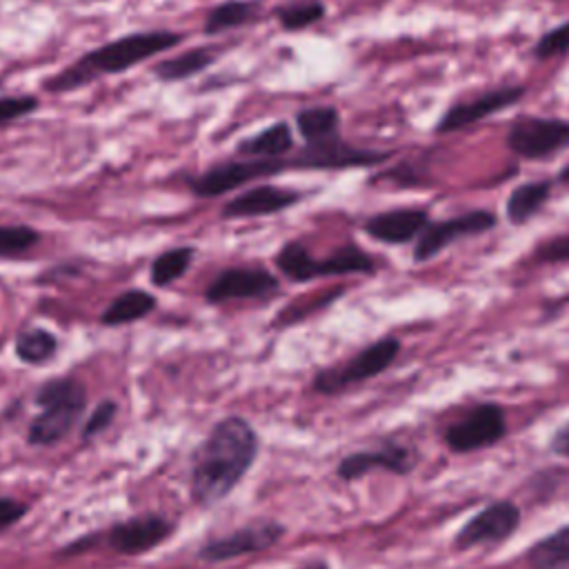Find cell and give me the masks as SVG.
I'll list each match as a JSON object with an SVG mask.
<instances>
[{"instance_id":"44dd1931","label":"cell","mask_w":569,"mask_h":569,"mask_svg":"<svg viewBox=\"0 0 569 569\" xmlns=\"http://www.w3.org/2000/svg\"><path fill=\"white\" fill-rule=\"evenodd\" d=\"M218 49L213 47H196V49H187L178 56L164 58L160 62H156L151 67V73L160 80V82H180L187 80L200 71H204L209 64L216 62Z\"/></svg>"},{"instance_id":"52a82bcc","label":"cell","mask_w":569,"mask_h":569,"mask_svg":"<svg viewBox=\"0 0 569 569\" xmlns=\"http://www.w3.org/2000/svg\"><path fill=\"white\" fill-rule=\"evenodd\" d=\"M284 538V525L273 518H260L251 520L224 536L211 538L204 545L198 547L196 558L204 562H229L242 556L262 553L271 547H276Z\"/></svg>"},{"instance_id":"83f0119b","label":"cell","mask_w":569,"mask_h":569,"mask_svg":"<svg viewBox=\"0 0 569 569\" xmlns=\"http://www.w3.org/2000/svg\"><path fill=\"white\" fill-rule=\"evenodd\" d=\"M196 256V249L189 244H180V247H171L162 253H158L149 267V280L156 287H169L176 280L182 278V273L191 267Z\"/></svg>"},{"instance_id":"4dcf8cb0","label":"cell","mask_w":569,"mask_h":569,"mask_svg":"<svg viewBox=\"0 0 569 569\" xmlns=\"http://www.w3.org/2000/svg\"><path fill=\"white\" fill-rule=\"evenodd\" d=\"M42 240L40 231L29 224H0V260L29 253Z\"/></svg>"},{"instance_id":"5b68a950","label":"cell","mask_w":569,"mask_h":569,"mask_svg":"<svg viewBox=\"0 0 569 569\" xmlns=\"http://www.w3.org/2000/svg\"><path fill=\"white\" fill-rule=\"evenodd\" d=\"M291 171L289 156L284 158H233L220 164L209 167L202 173L187 178V187L191 193L200 198H216L238 187H247L251 182Z\"/></svg>"},{"instance_id":"1f68e13d","label":"cell","mask_w":569,"mask_h":569,"mask_svg":"<svg viewBox=\"0 0 569 569\" xmlns=\"http://www.w3.org/2000/svg\"><path fill=\"white\" fill-rule=\"evenodd\" d=\"M569 51V20L560 22L558 27L545 31L538 42L533 44L536 60H551Z\"/></svg>"},{"instance_id":"2e32d148","label":"cell","mask_w":569,"mask_h":569,"mask_svg":"<svg viewBox=\"0 0 569 569\" xmlns=\"http://www.w3.org/2000/svg\"><path fill=\"white\" fill-rule=\"evenodd\" d=\"M300 193L289 187H278L269 182H258L256 187H249L233 196L220 211L224 220L233 218H260L287 211L300 202Z\"/></svg>"},{"instance_id":"e0dca14e","label":"cell","mask_w":569,"mask_h":569,"mask_svg":"<svg viewBox=\"0 0 569 569\" xmlns=\"http://www.w3.org/2000/svg\"><path fill=\"white\" fill-rule=\"evenodd\" d=\"M429 222L431 220L427 209L398 207V209H387L367 218L362 224V231L382 244L400 247V244L416 242Z\"/></svg>"},{"instance_id":"7a4b0ae2","label":"cell","mask_w":569,"mask_h":569,"mask_svg":"<svg viewBox=\"0 0 569 569\" xmlns=\"http://www.w3.org/2000/svg\"><path fill=\"white\" fill-rule=\"evenodd\" d=\"M180 40H182L180 33H173L167 29L127 33L82 53L69 67L44 78L40 87L47 93H69V91L82 89L102 76L129 71L136 64L169 51Z\"/></svg>"},{"instance_id":"8fae6325","label":"cell","mask_w":569,"mask_h":569,"mask_svg":"<svg viewBox=\"0 0 569 569\" xmlns=\"http://www.w3.org/2000/svg\"><path fill=\"white\" fill-rule=\"evenodd\" d=\"M520 507L513 500H496L476 511L453 536L456 551L493 547L509 540L520 527Z\"/></svg>"},{"instance_id":"d6986e66","label":"cell","mask_w":569,"mask_h":569,"mask_svg":"<svg viewBox=\"0 0 569 569\" xmlns=\"http://www.w3.org/2000/svg\"><path fill=\"white\" fill-rule=\"evenodd\" d=\"M551 180H529L513 187L505 200V216L511 224H527L542 211L551 196Z\"/></svg>"},{"instance_id":"f1b7e54d","label":"cell","mask_w":569,"mask_h":569,"mask_svg":"<svg viewBox=\"0 0 569 569\" xmlns=\"http://www.w3.org/2000/svg\"><path fill=\"white\" fill-rule=\"evenodd\" d=\"M273 16L284 31H302L327 16V4L322 0H291L276 7Z\"/></svg>"},{"instance_id":"74e56055","label":"cell","mask_w":569,"mask_h":569,"mask_svg":"<svg viewBox=\"0 0 569 569\" xmlns=\"http://www.w3.org/2000/svg\"><path fill=\"white\" fill-rule=\"evenodd\" d=\"M298 569H331V567H329V562H325V560H313V562H307V565H302V567H298Z\"/></svg>"},{"instance_id":"f546056e","label":"cell","mask_w":569,"mask_h":569,"mask_svg":"<svg viewBox=\"0 0 569 569\" xmlns=\"http://www.w3.org/2000/svg\"><path fill=\"white\" fill-rule=\"evenodd\" d=\"M345 293V287H336V289H327V291H318L313 293L311 298H302V300H296L291 305H287L278 318H273V327H287V325H293V322H300L305 320L307 316L329 307L333 300H338L340 296Z\"/></svg>"},{"instance_id":"ac0fdd59","label":"cell","mask_w":569,"mask_h":569,"mask_svg":"<svg viewBox=\"0 0 569 569\" xmlns=\"http://www.w3.org/2000/svg\"><path fill=\"white\" fill-rule=\"evenodd\" d=\"M293 129L289 122L278 120L258 133L242 138L236 144L238 158H284L293 149Z\"/></svg>"},{"instance_id":"7402d4cb","label":"cell","mask_w":569,"mask_h":569,"mask_svg":"<svg viewBox=\"0 0 569 569\" xmlns=\"http://www.w3.org/2000/svg\"><path fill=\"white\" fill-rule=\"evenodd\" d=\"M529 569H569V522L549 531L525 551Z\"/></svg>"},{"instance_id":"d590c367","label":"cell","mask_w":569,"mask_h":569,"mask_svg":"<svg viewBox=\"0 0 569 569\" xmlns=\"http://www.w3.org/2000/svg\"><path fill=\"white\" fill-rule=\"evenodd\" d=\"M29 507L16 498L9 496H0V533L16 527L24 516H27Z\"/></svg>"},{"instance_id":"9a60e30c","label":"cell","mask_w":569,"mask_h":569,"mask_svg":"<svg viewBox=\"0 0 569 569\" xmlns=\"http://www.w3.org/2000/svg\"><path fill=\"white\" fill-rule=\"evenodd\" d=\"M416 465H418V453L413 447L389 440L378 449H365V451H353L345 456L336 467V476L345 482L360 480L371 471L409 476L416 469Z\"/></svg>"},{"instance_id":"6da1fadb","label":"cell","mask_w":569,"mask_h":569,"mask_svg":"<svg viewBox=\"0 0 569 569\" xmlns=\"http://www.w3.org/2000/svg\"><path fill=\"white\" fill-rule=\"evenodd\" d=\"M260 449L253 425L242 416L218 420L191 453L189 493L200 507L222 502L249 473Z\"/></svg>"},{"instance_id":"e575fe53","label":"cell","mask_w":569,"mask_h":569,"mask_svg":"<svg viewBox=\"0 0 569 569\" xmlns=\"http://www.w3.org/2000/svg\"><path fill=\"white\" fill-rule=\"evenodd\" d=\"M40 107V100L31 93L22 96H0V124L16 122L31 116Z\"/></svg>"},{"instance_id":"ffe728a7","label":"cell","mask_w":569,"mask_h":569,"mask_svg":"<svg viewBox=\"0 0 569 569\" xmlns=\"http://www.w3.org/2000/svg\"><path fill=\"white\" fill-rule=\"evenodd\" d=\"M158 305V298L144 289H127L116 296L104 311L100 313V322L104 327H122L129 322H138L147 318Z\"/></svg>"},{"instance_id":"5bb4252c","label":"cell","mask_w":569,"mask_h":569,"mask_svg":"<svg viewBox=\"0 0 569 569\" xmlns=\"http://www.w3.org/2000/svg\"><path fill=\"white\" fill-rule=\"evenodd\" d=\"M525 93L527 89L522 84H505V87L489 89L471 100L453 102L449 109H445V113L438 118L433 129L436 133H453V131L467 129L480 120H487L498 111L513 107L525 98Z\"/></svg>"},{"instance_id":"8992f818","label":"cell","mask_w":569,"mask_h":569,"mask_svg":"<svg viewBox=\"0 0 569 569\" xmlns=\"http://www.w3.org/2000/svg\"><path fill=\"white\" fill-rule=\"evenodd\" d=\"M507 149L522 160H549L569 149V120L551 116H520L505 136Z\"/></svg>"},{"instance_id":"f35d334b","label":"cell","mask_w":569,"mask_h":569,"mask_svg":"<svg viewBox=\"0 0 569 569\" xmlns=\"http://www.w3.org/2000/svg\"><path fill=\"white\" fill-rule=\"evenodd\" d=\"M558 182H562V184H569V162L558 171Z\"/></svg>"},{"instance_id":"7c38bea8","label":"cell","mask_w":569,"mask_h":569,"mask_svg":"<svg viewBox=\"0 0 569 569\" xmlns=\"http://www.w3.org/2000/svg\"><path fill=\"white\" fill-rule=\"evenodd\" d=\"M176 531V522L162 513H140L129 520L111 525L102 540L107 549L118 556H142L162 542H167Z\"/></svg>"},{"instance_id":"4fadbf2b","label":"cell","mask_w":569,"mask_h":569,"mask_svg":"<svg viewBox=\"0 0 569 569\" xmlns=\"http://www.w3.org/2000/svg\"><path fill=\"white\" fill-rule=\"evenodd\" d=\"M280 289L278 276L260 264H242L222 269L204 289L209 305H222L231 300H258L269 298Z\"/></svg>"},{"instance_id":"603a6c76","label":"cell","mask_w":569,"mask_h":569,"mask_svg":"<svg viewBox=\"0 0 569 569\" xmlns=\"http://www.w3.org/2000/svg\"><path fill=\"white\" fill-rule=\"evenodd\" d=\"M273 264L291 282H309L313 278H320V258H316L300 240H287L276 251Z\"/></svg>"},{"instance_id":"277c9868","label":"cell","mask_w":569,"mask_h":569,"mask_svg":"<svg viewBox=\"0 0 569 569\" xmlns=\"http://www.w3.org/2000/svg\"><path fill=\"white\" fill-rule=\"evenodd\" d=\"M400 349H402V342L396 336H382V338L373 340L371 345H367L365 349H360L349 360L327 367V369H320L313 376L311 389L322 396L342 393L349 387L367 382V380L380 376L382 371H387L400 356Z\"/></svg>"},{"instance_id":"ba28073f","label":"cell","mask_w":569,"mask_h":569,"mask_svg":"<svg viewBox=\"0 0 569 569\" xmlns=\"http://www.w3.org/2000/svg\"><path fill=\"white\" fill-rule=\"evenodd\" d=\"M391 158L389 149L356 147L342 136H336L325 142L302 144L289 156L291 169L298 171H333V169H353V167H378Z\"/></svg>"},{"instance_id":"484cf974","label":"cell","mask_w":569,"mask_h":569,"mask_svg":"<svg viewBox=\"0 0 569 569\" xmlns=\"http://www.w3.org/2000/svg\"><path fill=\"white\" fill-rule=\"evenodd\" d=\"M13 353L20 362L40 367L58 353V338L44 327H24L13 340Z\"/></svg>"},{"instance_id":"8d00e7d4","label":"cell","mask_w":569,"mask_h":569,"mask_svg":"<svg viewBox=\"0 0 569 569\" xmlns=\"http://www.w3.org/2000/svg\"><path fill=\"white\" fill-rule=\"evenodd\" d=\"M549 451H551L553 456H558V458H567V460H569V420L562 422V425L553 431V436H551V440H549Z\"/></svg>"},{"instance_id":"cb8c5ba5","label":"cell","mask_w":569,"mask_h":569,"mask_svg":"<svg viewBox=\"0 0 569 569\" xmlns=\"http://www.w3.org/2000/svg\"><path fill=\"white\" fill-rule=\"evenodd\" d=\"M262 4L258 0H227L216 4L202 24V31L207 36H218L224 33L229 29H238L244 27L249 22H253L260 16Z\"/></svg>"},{"instance_id":"d4e9b609","label":"cell","mask_w":569,"mask_h":569,"mask_svg":"<svg viewBox=\"0 0 569 569\" xmlns=\"http://www.w3.org/2000/svg\"><path fill=\"white\" fill-rule=\"evenodd\" d=\"M296 129L307 144L340 136V111L331 104L307 107L296 113Z\"/></svg>"},{"instance_id":"d6a6232c","label":"cell","mask_w":569,"mask_h":569,"mask_svg":"<svg viewBox=\"0 0 569 569\" xmlns=\"http://www.w3.org/2000/svg\"><path fill=\"white\" fill-rule=\"evenodd\" d=\"M116 413H118V405H116L113 400H109V398L100 400V402L96 405V409L89 413V418L82 422V427H80V440H82V442H89L91 438H96V436H100L102 431H107V429L111 427Z\"/></svg>"},{"instance_id":"30bf717a","label":"cell","mask_w":569,"mask_h":569,"mask_svg":"<svg viewBox=\"0 0 569 569\" xmlns=\"http://www.w3.org/2000/svg\"><path fill=\"white\" fill-rule=\"evenodd\" d=\"M496 224H498V218L489 209H471L451 218L433 220L425 227V231L413 242V251H411L413 262L433 260L440 251L449 249L458 240L487 233Z\"/></svg>"},{"instance_id":"4316f807","label":"cell","mask_w":569,"mask_h":569,"mask_svg":"<svg viewBox=\"0 0 569 569\" xmlns=\"http://www.w3.org/2000/svg\"><path fill=\"white\" fill-rule=\"evenodd\" d=\"M320 278L325 276H347V273H373L376 260L369 251L356 242H345L331 253L320 258Z\"/></svg>"},{"instance_id":"3957f363","label":"cell","mask_w":569,"mask_h":569,"mask_svg":"<svg viewBox=\"0 0 569 569\" xmlns=\"http://www.w3.org/2000/svg\"><path fill=\"white\" fill-rule=\"evenodd\" d=\"M33 402L40 411L33 416L27 429V442L31 447H53L64 440L87 409V387L73 376L49 378L38 387Z\"/></svg>"},{"instance_id":"836d02e7","label":"cell","mask_w":569,"mask_h":569,"mask_svg":"<svg viewBox=\"0 0 569 569\" xmlns=\"http://www.w3.org/2000/svg\"><path fill=\"white\" fill-rule=\"evenodd\" d=\"M531 260L536 264H562L569 262V233L551 236L538 242L531 251Z\"/></svg>"},{"instance_id":"9c48e42d","label":"cell","mask_w":569,"mask_h":569,"mask_svg":"<svg viewBox=\"0 0 569 569\" xmlns=\"http://www.w3.org/2000/svg\"><path fill=\"white\" fill-rule=\"evenodd\" d=\"M507 436L505 409L496 402H480L445 429V445L453 453H473L498 445Z\"/></svg>"}]
</instances>
